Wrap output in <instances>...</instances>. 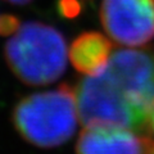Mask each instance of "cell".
<instances>
[{"label": "cell", "mask_w": 154, "mask_h": 154, "mask_svg": "<svg viewBox=\"0 0 154 154\" xmlns=\"http://www.w3.org/2000/svg\"><path fill=\"white\" fill-rule=\"evenodd\" d=\"M59 13L66 18H75L82 11V4L80 0H59L58 3Z\"/></svg>", "instance_id": "obj_8"}, {"label": "cell", "mask_w": 154, "mask_h": 154, "mask_svg": "<svg viewBox=\"0 0 154 154\" xmlns=\"http://www.w3.org/2000/svg\"><path fill=\"white\" fill-rule=\"evenodd\" d=\"M75 94L79 119L85 126H116L152 135L148 125L117 93L104 67L81 79Z\"/></svg>", "instance_id": "obj_3"}, {"label": "cell", "mask_w": 154, "mask_h": 154, "mask_svg": "<svg viewBox=\"0 0 154 154\" xmlns=\"http://www.w3.org/2000/svg\"><path fill=\"white\" fill-rule=\"evenodd\" d=\"M12 121L19 135L40 148H54L68 141L79 121L75 90L68 84L28 95L16 104Z\"/></svg>", "instance_id": "obj_2"}, {"label": "cell", "mask_w": 154, "mask_h": 154, "mask_svg": "<svg viewBox=\"0 0 154 154\" xmlns=\"http://www.w3.org/2000/svg\"><path fill=\"white\" fill-rule=\"evenodd\" d=\"M100 22L110 40L128 48L154 38V0H103Z\"/></svg>", "instance_id": "obj_5"}, {"label": "cell", "mask_w": 154, "mask_h": 154, "mask_svg": "<svg viewBox=\"0 0 154 154\" xmlns=\"http://www.w3.org/2000/svg\"><path fill=\"white\" fill-rule=\"evenodd\" d=\"M105 72L116 90L150 127L154 110V54L150 50L121 49L110 54Z\"/></svg>", "instance_id": "obj_4"}, {"label": "cell", "mask_w": 154, "mask_h": 154, "mask_svg": "<svg viewBox=\"0 0 154 154\" xmlns=\"http://www.w3.org/2000/svg\"><path fill=\"white\" fill-rule=\"evenodd\" d=\"M113 50V44L100 32L80 33L71 44L68 57L76 71L91 75L107 64Z\"/></svg>", "instance_id": "obj_7"}, {"label": "cell", "mask_w": 154, "mask_h": 154, "mask_svg": "<svg viewBox=\"0 0 154 154\" xmlns=\"http://www.w3.org/2000/svg\"><path fill=\"white\" fill-rule=\"evenodd\" d=\"M11 71L26 85L54 82L67 67V44L55 27L40 22L19 26L4 48Z\"/></svg>", "instance_id": "obj_1"}, {"label": "cell", "mask_w": 154, "mask_h": 154, "mask_svg": "<svg viewBox=\"0 0 154 154\" xmlns=\"http://www.w3.org/2000/svg\"><path fill=\"white\" fill-rule=\"evenodd\" d=\"M77 154H143L140 136L116 126H85L76 143Z\"/></svg>", "instance_id": "obj_6"}, {"label": "cell", "mask_w": 154, "mask_h": 154, "mask_svg": "<svg viewBox=\"0 0 154 154\" xmlns=\"http://www.w3.org/2000/svg\"><path fill=\"white\" fill-rule=\"evenodd\" d=\"M19 26H21V22L13 14H2L0 16V35L2 36L13 35L19 28Z\"/></svg>", "instance_id": "obj_9"}, {"label": "cell", "mask_w": 154, "mask_h": 154, "mask_svg": "<svg viewBox=\"0 0 154 154\" xmlns=\"http://www.w3.org/2000/svg\"><path fill=\"white\" fill-rule=\"evenodd\" d=\"M150 130H152V132L154 135V110H153L152 117H150Z\"/></svg>", "instance_id": "obj_12"}, {"label": "cell", "mask_w": 154, "mask_h": 154, "mask_svg": "<svg viewBox=\"0 0 154 154\" xmlns=\"http://www.w3.org/2000/svg\"><path fill=\"white\" fill-rule=\"evenodd\" d=\"M8 3H12V4H17V5H23V4H27L32 2V0H5Z\"/></svg>", "instance_id": "obj_11"}, {"label": "cell", "mask_w": 154, "mask_h": 154, "mask_svg": "<svg viewBox=\"0 0 154 154\" xmlns=\"http://www.w3.org/2000/svg\"><path fill=\"white\" fill-rule=\"evenodd\" d=\"M143 154H154V137L152 135H139Z\"/></svg>", "instance_id": "obj_10"}]
</instances>
